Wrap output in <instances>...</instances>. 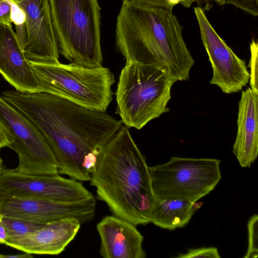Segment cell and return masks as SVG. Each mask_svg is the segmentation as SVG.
Returning <instances> with one entry per match:
<instances>
[{
	"label": "cell",
	"instance_id": "cell-1",
	"mask_svg": "<svg viewBox=\"0 0 258 258\" xmlns=\"http://www.w3.org/2000/svg\"><path fill=\"white\" fill-rule=\"evenodd\" d=\"M1 97L42 134L59 173L81 181H90L99 155L123 125L106 111L43 92L7 90Z\"/></svg>",
	"mask_w": 258,
	"mask_h": 258
},
{
	"label": "cell",
	"instance_id": "cell-2",
	"mask_svg": "<svg viewBox=\"0 0 258 258\" xmlns=\"http://www.w3.org/2000/svg\"><path fill=\"white\" fill-rule=\"evenodd\" d=\"M172 10L123 1L117 18L115 38L125 64L161 68L175 82L188 80L195 61Z\"/></svg>",
	"mask_w": 258,
	"mask_h": 258
},
{
	"label": "cell",
	"instance_id": "cell-3",
	"mask_svg": "<svg viewBox=\"0 0 258 258\" xmlns=\"http://www.w3.org/2000/svg\"><path fill=\"white\" fill-rule=\"evenodd\" d=\"M90 181L114 215L136 226L150 223L155 198L149 166L128 127L122 125L106 144Z\"/></svg>",
	"mask_w": 258,
	"mask_h": 258
},
{
	"label": "cell",
	"instance_id": "cell-4",
	"mask_svg": "<svg viewBox=\"0 0 258 258\" xmlns=\"http://www.w3.org/2000/svg\"><path fill=\"white\" fill-rule=\"evenodd\" d=\"M59 53L70 63L102 66L100 7L97 0H48Z\"/></svg>",
	"mask_w": 258,
	"mask_h": 258
},
{
	"label": "cell",
	"instance_id": "cell-5",
	"mask_svg": "<svg viewBox=\"0 0 258 258\" xmlns=\"http://www.w3.org/2000/svg\"><path fill=\"white\" fill-rule=\"evenodd\" d=\"M175 82L161 68L125 64L116 91V113L128 127L140 130L167 112Z\"/></svg>",
	"mask_w": 258,
	"mask_h": 258
},
{
	"label": "cell",
	"instance_id": "cell-6",
	"mask_svg": "<svg viewBox=\"0 0 258 258\" xmlns=\"http://www.w3.org/2000/svg\"><path fill=\"white\" fill-rule=\"evenodd\" d=\"M31 65L40 92L103 111L112 100L111 88L115 79L108 68L60 62Z\"/></svg>",
	"mask_w": 258,
	"mask_h": 258
},
{
	"label": "cell",
	"instance_id": "cell-7",
	"mask_svg": "<svg viewBox=\"0 0 258 258\" xmlns=\"http://www.w3.org/2000/svg\"><path fill=\"white\" fill-rule=\"evenodd\" d=\"M221 161L172 157L149 167L155 200L179 199L195 204L212 191L221 178Z\"/></svg>",
	"mask_w": 258,
	"mask_h": 258
},
{
	"label": "cell",
	"instance_id": "cell-8",
	"mask_svg": "<svg viewBox=\"0 0 258 258\" xmlns=\"http://www.w3.org/2000/svg\"><path fill=\"white\" fill-rule=\"evenodd\" d=\"M13 22L24 55L30 64H55L59 50L48 0H10Z\"/></svg>",
	"mask_w": 258,
	"mask_h": 258
},
{
	"label": "cell",
	"instance_id": "cell-9",
	"mask_svg": "<svg viewBox=\"0 0 258 258\" xmlns=\"http://www.w3.org/2000/svg\"><path fill=\"white\" fill-rule=\"evenodd\" d=\"M0 121L11 136L9 147L18 156L19 173L35 175L59 174L54 154L38 128L0 96Z\"/></svg>",
	"mask_w": 258,
	"mask_h": 258
},
{
	"label": "cell",
	"instance_id": "cell-10",
	"mask_svg": "<svg viewBox=\"0 0 258 258\" xmlns=\"http://www.w3.org/2000/svg\"><path fill=\"white\" fill-rule=\"evenodd\" d=\"M0 192L10 196L61 202H78L94 197L81 182L59 175L19 173L2 167Z\"/></svg>",
	"mask_w": 258,
	"mask_h": 258
},
{
	"label": "cell",
	"instance_id": "cell-11",
	"mask_svg": "<svg viewBox=\"0 0 258 258\" xmlns=\"http://www.w3.org/2000/svg\"><path fill=\"white\" fill-rule=\"evenodd\" d=\"M96 205L95 197L84 201L67 202L15 197L0 192L2 214L39 223L74 218L82 224L94 218Z\"/></svg>",
	"mask_w": 258,
	"mask_h": 258
},
{
	"label": "cell",
	"instance_id": "cell-12",
	"mask_svg": "<svg viewBox=\"0 0 258 258\" xmlns=\"http://www.w3.org/2000/svg\"><path fill=\"white\" fill-rule=\"evenodd\" d=\"M194 12L201 37L213 69L210 83L218 86L226 94L239 92L249 80V73L245 62L217 34L202 8H194Z\"/></svg>",
	"mask_w": 258,
	"mask_h": 258
},
{
	"label": "cell",
	"instance_id": "cell-13",
	"mask_svg": "<svg viewBox=\"0 0 258 258\" xmlns=\"http://www.w3.org/2000/svg\"><path fill=\"white\" fill-rule=\"evenodd\" d=\"M81 225L74 218L46 223L33 232L9 237L5 244L30 254L57 255L74 239Z\"/></svg>",
	"mask_w": 258,
	"mask_h": 258
},
{
	"label": "cell",
	"instance_id": "cell-14",
	"mask_svg": "<svg viewBox=\"0 0 258 258\" xmlns=\"http://www.w3.org/2000/svg\"><path fill=\"white\" fill-rule=\"evenodd\" d=\"M0 74L16 90L40 92L31 64L26 59L12 26L0 23Z\"/></svg>",
	"mask_w": 258,
	"mask_h": 258
},
{
	"label": "cell",
	"instance_id": "cell-15",
	"mask_svg": "<svg viewBox=\"0 0 258 258\" xmlns=\"http://www.w3.org/2000/svg\"><path fill=\"white\" fill-rule=\"evenodd\" d=\"M104 258H145L144 237L133 223L115 215L106 216L97 224Z\"/></svg>",
	"mask_w": 258,
	"mask_h": 258
},
{
	"label": "cell",
	"instance_id": "cell-16",
	"mask_svg": "<svg viewBox=\"0 0 258 258\" xmlns=\"http://www.w3.org/2000/svg\"><path fill=\"white\" fill-rule=\"evenodd\" d=\"M258 93L242 91L238 105L237 132L233 153L240 165L250 167L258 154Z\"/></svg>",
	"mask_w": 258,
	"mask_h": 258
},
{
	"label": "cell",
	"instance_id": "cell-17",
	"mask_svg": "<svg viewBox=\"0 0 258 258\" xmlns=\"http://www.w3.org/2000/svg\"><path fill=\"white\" fill-rule=\"evenodd\" d=\"M195 212L194 204L179 199L155 200L150 223L173 230L189 223Z\"/></svg>",
	"mask_w": 258,
	"mask_h": 258
},
{
	"label": "cell",
	"instance_id": "cell-18",
	"mask_svg": "<svg viewBox=\"0 0 258 258\" xmlns=\"http://www.w3.org/2000/svg\"><path fill=\"white\" fill-rule=\"evenodd\" d=\"M46 224L32 222L5 216L0 212V224L6 229L9 237L33 232L40 229Z\"/></svg>",
	"mask_w": 258,
	"mask_h": 258
},
{
	"label": "cell",
	"instance_id": "cell-19",
	"mask_svg": "<svg viewBox=\"0 0 258 258\" xmlns=\"http://www.w3.org/2000/svg\"><path fill=\"white\" fill-rule=\"evenodd\" d=\"M258 216L254 214L247 223L248 247L244 258H256L258 256Z\"/></svg>",
	"mask_w": 258,
	"mask_h": 258
},
{
	"label": "cell",
	"instance_id": "cell-20",
	"mask_svg": "<svg viewBox=\"0 0 258 258\" xmlns=\"http://www.w3.org/2000/svg\"><path fill=\"white\" fill-rule=\"evenodd\" d=\"M250 59L249 61L250 73L249 80L251 89L254 92L258 93L257 89V56L258 44L252 40L250 45Z\"/></svg>",
	"mask_w": 258,
	"mask_h": 258
},
{
	"label": "cell",
	"instance_id": "cell-21",
	"mask_svg": "<svg viewBox=\"0 0 258 258\" xmlns=\"http://www.w3.org/2000/svg\"><path fill=\"white\" fill-rule=\"evenodd\" d=\"M176 258H220L218 249L215 247H201L189 249L186 253L179 254Z\"/></svg>",
	"mask_w": 258,
	"mask_h": 258
},
{
	"label": "cell",
	"instance_id": "cell-22",
	"mask_svg": "<svg viewBox=\"0 0 258 258\" xmlns=\"http://www.w3.org/2000/svg\"><path fill=\"white\" fill-rule=\"evenodd\" d=\"M221 5L231 4L253 16L258 15V0H217Z\"/></svg>",
	"mask_w": 258,
	"mask_h": 258
},
{
	"label": "cell",
	"instance_id": "cell-23",
	"mask_svg": "<svg viewBox=\"0 0 258 258\" xmlns=\"http://www.w3.org/2000/svg\"><path fill=\"white\" fill-rule=\"evenodd\" d=\"M206 0H123L125 2H136L149 5L164 7L170 9L180 4L183 7L189 8L195 2H200ZM216 2L217 0H214Z\"/></svg>",
	"mask_w": 258,
	"mask_h": 258
},
{
	"label": "cell",
	"instance_id": "cell-24",
	"mask_svg": "<svg viewBox=\"0 0 258 258\" xmlns=\"http://www.w3.org/2000/svg\"><path fill=\"white\" fill-rule=\"evenodd\" d=\"M15 6L10 0H0V23L12 26Z\"/></svg>",
	"mask_w": 258,
	"mask_h": 258
},
{
	"label": "cell",
	"instance_id": "cell-25",
	"mask_svg": "<svg viewBox=\"0 0 258 258\" xmlns=\"http://www.w3.org/2000/svg\"><path fill=\"white\" fill-rule=\"evenodd\" d=\"M12 141L11 136L0 121V149L9 147Z\"/></svg>",
	"mask_w": 258,
	"mask_h": 258
},
{
	"label": "cell",
	"instance_id": "cell-26",
	"mask_svg": "<svg viewBox=\"0 0 258 258\" xmlns=\"http://www.w3.org/2000/svg\"><path fill=\"white\" fill-rule=\"evenodd\" d=\"M8 238L9 235L6 229L0 224V244H5Z\"/></svg>",
	"mask_w": 258,
	"mask_h": 258
},
{
	"label": "cell",
	"instance_id": "cell-27",
	"mask_svg": "<svg viewBox=\"0 0 258 258\" xmlns=\"http://www.w3.org/2000/svg\"><path fill=\"white\" fill-rule=\"evenodd\" d=\"M32 257V254L27 252H24L23 254L15 255H4V258H29Z\"/></svg>",
	"mask_w": 258,
	"mask_h": 258
},
{
	"label": "cell",
	"instance_id": "cell-28",
	"mask_svg": "<svg viewBox=\"0 0 258 258\" xmlns=\"http://www.w3.org/2000/svg\"><path fill=\"white\" fill-rule=\"evenodd\" d=\"M2 163H3V160L0 157V170L2 168Z\"/></svg>",
	"mask_w": 258,
	"mask_h": 258
},
{
	"label": "cell",
	"instance_id": "cell-29",
	"mask_svg": "<svg viewBox=\"0 0 258 258\" xmlns=\"http://www.w3.org/2000/svg\"><path fill=\"white\" fill-rule=\"evenodd\" d=\"M0 258H4V255L0 254Z\"/></svg>",
	"mask_w": 258,
	"mask_h": 258
}]
</instances>
